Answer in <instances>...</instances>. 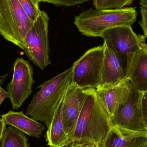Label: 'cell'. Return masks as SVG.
I'll return each instance as SVG.
<instances>
[{
  "mask_svg": "<svg viewBox=\"0 0 147 147\" xmlns=\"http://www.w3.org/2000/svg\"><path fill=\"white\" fill-rule=\"evenodd\" d=\"M97 146V145H95V146H94L93 147H96Z\"/></svg>",
  "mask_w": 147,
  "mask_h": 147,
  "instance_id": "f546056e",
  "label": "cell"
},
{
  "mask_svg": "<svg viewBox=\"0 0 147 147\" xmlns=\"http://www.w3.org/2000/svg\"><path fill=\"white\" fill-rule=\"evenodd\" d=\"M142 93L131 83L127 99L110 118L113 126L136 132H147L142 110Z\"/></svg>",
  "mask_w": 147,
  "mask_h": 147,
  "instance_id": "ba28073f",
  "label": "cell"
},
{
  "mask_svg": "<svg viewBox=\"0 0 147 147\" xmlns=\"http://www.w3.org/2000/svg\"><path fill=\"white\" fill-rule=\"evenodd\" d=\"M39 2L48 3L57 6L63 7H74L79 4H82L90 0H38Z\"/></svg>",
  "mask_w": 147,
  "mask_h": 147,
  "instance_id": "ffe728a7",
  "label": "cell"
},
{
  "mask_svg": "<svg viewBox=\"0 0 147 147\" xmlns=\"http://www.w3.org/2000/svg\"><path fill=\"white\" fill-rule=\"evenodd\" d=\"M131 82L129 80L119 84L96 89L98 97L105 111L111 117L127 101L130 91Z\"/></svg>",
  "mask_w": 147,
  "mask_h": 147,
  "instance_id": "7c38bea8",
  "label": "cell"
},
{
  "mask_svg": "<svg viewBox=\"0 0 147 147\" xmlns=\"http://www.w3.org/2000/svg\"><path fill=\"white\" fill-rule=\"evenodd\" d=\"M6 126L4 120L2 118H0V143L1 141L3 134L6 129Z\"/></svg>",
  "mask_w": 147,
  "mask_h": 147,
  "instance_id": "cb8c5ba5",
  "label": "cell"
},
{
  "mask_svg": "<svg viewBox=\"0 0 147 147\" xmlns=\"http://www.w3.org/2000/svg\"><path fill=\"white\" fill-rule=\"evenodd\" d=\"M103 46L104 57L102 79L98 88L116 85L127 80V69L117 53L106 41H104Z\"/></svg>",
  "mask_w": 147,
  "mask_h": 147,
  "instance_id": "8fae6325",
  "label": "cell"
},
{
  "mask_svg": "<svg viewBox=\"0 0 147 147\" xmlns=\"http://www.w3.org/2000/svg\"><path fill=\"white\" fill-rule=\"evenodd\" d=\"M26 13L34 23L41 13L38 0H18Z\"/></svg>",
  "mask_w": 147,
  "mask_h": 147,
  "instance_id": "d6986e66",
  "label": "cell"
},
{
  "mask_svg": "<svg viewBox=\"0 0 147 147\" xmlns=\"http://www.w3.org/2000/svg\"><path fill=\"white\" fill-rule=\"evenodd\" d=\"M136 8L120 9L85 10L74 17V23L78 31L87 37H100L103 32L121 26H131L136 22Z\"/></svg>",
  "mask_w": 147,
  "mask_h": 147,
  "instance_id": "3957f363",
  "label": "cell"
},
{
  "mask_svg": "<svg viewBox=\"0 0 147 147\" xmlns=\"http://www.w3.org/2000/svg\"><path fill=\"white\" fill-rule=\"evenodd\" d=\"M140 13L142 20L140 24L143 30L144 37L147 38V7L141 6Z\"/></svg>",
  "mask_w": 147,
  "mask_h": 147,
  "instance_id": "44dd1931",
  "label": "cell"
},
{
  "mask_svg": "<svg viewBox=\"0 0 147 147\" xmlns=\"http://www.w3.org/2000/svg\"><path fill=\"white\" fill-rule=\"evenodd\" d=\"M147 144V132H136L113 126L102 145L103 147H143Z\"/></svg>",
  "mask_w": 147,
  "mask_h": 147,
  "instance_id": "4fadbf2b",
  "label": "cell"
},
{
  "mask_svg": "<svg viewBox=\"0 0 147 147\" xmlns=\"http://www.w3.org/2000/svg\"><path fill=\"white\" fill-rule=\"evenodd\" d=\"M143 147H147V145H146V146H143Z\"/></svg>",
  "mask_w": 147,
  "mask_h": 147,
  "instance_id": "f1b7e54d",
  "label": "cell"
},
{
  "mask_svg": "<svg viewBox=\"0 0 147 147\" xmlns=\"http://www.w3.org/2000/svg\"><path fill=\"white\" fill-rule=\"evenodd\" d=\"M96 147H103L102 144V145H98V146H97Z\"/></svg>",
  "mask_w": 147,
  "mask_h": 147,
  "instance_id": "83f0119b",
  "label": "cell"
},
{
  "mask_svg": "<svg viewBox=\"0 0 147 147\" xmlns=\"http://www.w3.org/2000/svg\"><path fill=\"white\" fill-rule=\"evenodd\" d=\"M9 92L5 90L3 88H2L1 85H0V106L5 98H9Z\"/></svg>",
  "mask_w": 147,
  "mask_h": 147,
  "instance_id": "603a6c76",
  "label": "cell"
},
{
  "mask_svg": "<svg viewBox=\"0 0 147 147\" xmlns=\"http://www.w3.org/2000/svg\"><path fill=\"white\" fill-rule=\"evenodd\" d=\"M8 75V74H7L3 75H0V85L3 84V83H4L6 78L7 77Z\"/></svg>",
  "mask_w": 147,
  "mask_h": 147,
  "instance_id": "484cf974",
  "label": "cell"
},
{
  "mask_svg": "<svg viewBox=\"0 0 147 147\" xmlns=\"http://www.w3.org/2000/svg\"><path fill=\"white\" fill-rule=\"evenodd\" d=\"M86 90V98L70 142L98 146L103 144L113 125L98 97L96 89Z\"/></svg>",
  "mask_w": 147,
  "mask_h": 147,
  "instance_id": "6da1fadb",
  "label": "cell"
},
{
  "mask_svg": "<svg viewBox=\"0 0 147 147\" xmlns=\"http://www.w3.org/2000/svg\"><path fill=\"white\" fill-rule=\"evenodd\" d=\"M134 0H93L96 9H120L130 5Z\"/></svg>",
  "mask_w": 147,
  "mask_h": 147,
  "instance_id": "ac0fdd59",
  "label": "cell"
},
{
  "mask_svg": "<svg viewBox=\"0 0 147 147\" xmlns=\"http://www.w3.org/2000/svg\"><path fill=\"white\" fill-rule=\"evenodd\" d=\"M34 22L18 0H0V34L22 50Z\"/></svg>",
  "mask_w": 147,
  "mask_h": 147,
  "instance_id": "277c9868",
  "label": "cell"
},
{
  "mask_svg": "<svg viewBox=\"0 0 147 147\" xmlns=\"http://www.w3.org/2000/svg\"><path fill=\"white\" fill-rule=\"evenodd\" d=\"M86 95V89L80 88L71 83L65 94L62 108V116L65 131L69 137V141Z\"/></svg>",
  "mask_w": 147,
  "mask_h": 147,
  "instance_id": "30bf717a",
  "label": "cell"
},
{
  "mask_svg": "<svg viewBox=\"0 0 147 147\" xmlns=\"http://www.w3.org/2000/svg\"><path fill=\"white\" fill-rule=\"evenodd\" d=\"M1 117L6 125L12 126L32 137L39 138L45 129L41 123L25 115L23 111L16 112L9 111L7 113L1 115Z\"/></svg>",
  "mask_w": 147,
  "mask_h": 147,
  "instance_id": "9a60e30c",
  "label": "cell"
},
{
  "mask_svg": "<svg viewBox=\"0 0 147 147\" xmlns=\"http://www.w3.org/2000/svg\"><path fill=\"white\" fill-rule=\"evenodd\" d=\"M127 79L141 92L147 91V44L134 54L127 71Z\"/></svg>",
  "mask_w": 147,
  "mask_h": 147,
  "instance_id": "5bb4252c",
  "label": "cell"
},
{
  "mask_svg": "<svg viewBox=\"0 0 147 147\" xmlns=\"http://www.w3.org/2000/svg\"><path fill=\"white\" fill-rule=\"evenodd\" d=\"M49 17L41 11L27 33L22 50L26 56L41 70L51 64L48 39Z\"/></svg>",
  "mask_w": 147,
  "mask_h": 147,
  "instance_id": "5b68a950",
  "label": "cell"
},
{
  "mask_svg": "<svg viewBox=\"0 0 147 147\" xmlns=\"http://www.w3.org/2000/svg\"><path fill=\"white\" fill-rule=\"evenodd\" d=\"M141 107L144 123L147 129V91L142 93Z\"/></svg>",
  "mask_w": 147,
  "mask_h": 147,
  "instance_id": "7402d4cb",
  "label": "cell"
},
{
  "mask_svg": "<svg viewBox=\"0 0 147 147\" xmlns=\"http://www.w3.org/2000/svg\"><path fill=\"white\" fill-rule=\"evenodd\" d=\"M28 139L24 134L12 126L6 128L0 147H29Z\"/></svg>",
  "mask_w": 147,
  "mask_h": 147,
  "instance_id": "e0dca14e",
  "label": "cell"
},
{
  "mask_svg": "<svg viewBox=\"0 0 147 147\" xmlns=\"http://www.w3.org/2000/svg\"><path fill=\"white\" fill-rule=\"evenodd\" d=\"M140 3L141 6L147 7V0H140Z\"/></svg>",
  "mask_w": 147,
  "mask_h": 147,
  "instance_id": "4316f807",
  "label": "cell"
},
{
  "mask_svg": "<svg viewBox=\"0 0 147 147\" xmlns=\"http://www.w3.org/2000/svg\"><path fill=\"white\" fill-rule=\"evenodd\" d=\"M64 98V96L56 110L51 125L47 128V145L51 147H64L70 144L69 137L65 131L62 116Z\"/></svg>",
  "mask_w": 147,
  "mask_h": 147,
  "instance_id": "2e32d148",
  "label": "cell"
},
{
  "mask_svg": "<svg viewBox=\"0 0 147 147\" xmlns=\"http://www.w3.org/2000/svg\"><path fill=\"white\" fill-rule=\"evenodd\" d=\"M33 74V69L28 61L22 58L16 59L12 80L6 87L13 109H19L32 92Z\"/></svg>",
  "mask_w": 147,
  "mask_h": 147,
  "instance_id": "9c48e42d",
  "label": "cell"
},
{
  "mask_svg": "<svg viewBox=\"0 0 147 147\" xmlns=\"http://www.w3.org/2000/svg\"><path fill=\"white\" fill-rule=\"evenodd\" d=\"M100 37L112 47L127 71L134 54L146 43L144 35L136 34L131 26H121L103 32Z\"/></svg>",
  "mask_w": 147,
  "mask_h": 147,
  "instance_id": "52a82bcc",
  "label": "cell"
},
{
  "mask_svg": "<svg viewBox=\"0 0 147 147\" xmlns=\"http://www.w3.org/2000/svg\"><path fill=\"white\" fill-rule=\"evenodd\" d=\"M72 72L71 67L40 86V90L33 97L26 115L42 122L48 128L71 83Z\"/></svg>",
  "mask_w": 147,
  "mask_h": 147,
  "instance_id": "7a4b0ae2",
  "label": "cell"
},
{
  "mask_svg": "<svg viewBox=\"0 0 147 147\" xmlns=\"http://www.w3.org/2000/svg\"><path fill=\"white\" fill-rule=\"evenodd\" d=\"M73 144L70 147H93L94 145L91 144H82V143H72Z\"/></svg>",
  "mask_w": 147,
  "mask_h": 147,
  "instance_id": "d4e9b609",
  "label": "cell"
},
{
  "mask_svg": "<svg viewBox=\"0 0 147 147\" xmlns=\"http://www.w3.org/2000/svg\"><path fill=\"white\" fill-rule=\"evenodd\" d=\"M104 57L103 45L88 50L74 63L71 83L83 89H96L101 83Z\"/></svg>",
  "mask_w": 147,
  "mask_h": 147,
  "instance_id": "8992f818",
  "label": "cell"
}]
</instances>
